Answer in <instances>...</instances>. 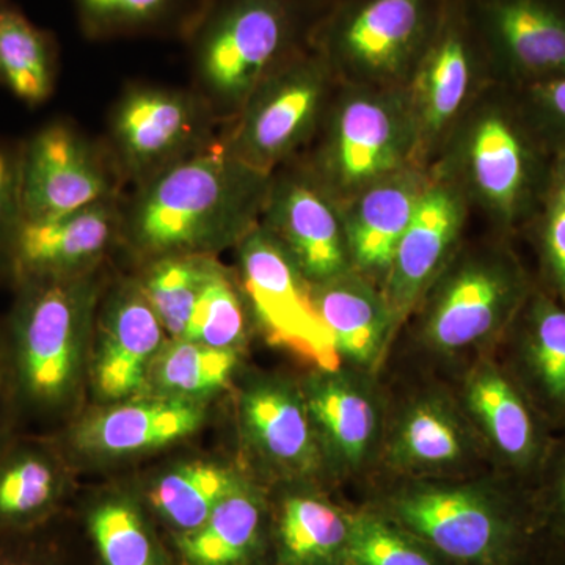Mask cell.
Wrapping results in <instances>:
<instances>
[{
    "mask_svg": "<svg viewBox=\"0 0 565 565\" xmlns=\"http://www.w3.org/2000/svg\"><path fill=\"white\" fill-rule=\"evenodd\" d=\"M215 111L203 96L136 87L115 107L110 140L121 172L141 184L193 152L210 147Z\"/></svg>",
    "mask_w": 565,
    "mask_h": 565,
    "instance_id": "14",
    "label": "cell"
},
{
    "mask_svg": "<svg viewBox=\"0 0 565 565\" xmlns=\"http://www.w3.org/2000/svg\"><path fill=\"white\" fill-rule=\"evenodd\" d=\"M498 356L555 434L565 430V302L535 280Z\"/></svg>",
    "mask_w": 565,
    "mask_h": 565,
    "instance_id": "22",
    "label": "cell"
},
{
    "mask_svg": "<svg viewBox=\"0 0 565 565\" xmlns=\"http://www.w3.org/2000/svg\"><path fill=\"white\" fill-rule=\"evenodd\" d=\"M367 508L411 531L457 565H537L530 494L493 473L397 481L379 487Z\"/></svg>",
    "mask_w": 565,
    "mask_h": 565,
    "instance_id": "2",
    "label": "cell"
},
{
    "mask_svg": "<svg viewBox=\"0 0 565 565\" xmlns=\"http://www.w3.org/2000/svg\"><path fill=\"white\" fill-rule=\"evenodd\" d=\"M239 352L214 349L189 340L163 344L148 373L154 394L202 403L232 381Z\"/></svg>",
    "mask_w": 565,
    "mask_h": 565,
    "instance_id": "32",
    "label": "cell"
},
{
    "mask_svg": "<svg viewBox=\"0 0 565 565\" xmlns=\"http://www.w3.org/2000/svg\"><path fill=\"white\" fill-rule=\"evenodd\" d=\"M455 393L481 441L490 470L530 490L556 434L498 353L471 360Z\"/></svg>",
    "mask_w": 565,
    "mask_h": 565,
    "instance_id": "12",
    "label": "cell"
},
{
    "mask_svg": "<svg viewBox=\"0 0 565 565\" xmlns=\"http://www.w3.org/2000/svg\"><path fill=\"white\" fill-rule=\"evenodd\" d=\"M204 407L195 401L154 394L82 419L70 441L74 449L92 456L139 455L189 437L202 426Z\"/></svg>",
    "mask_w": 565,
    "mask_h": 565,
    "instance_id": "26",
    "label": "cell"
},
{
    "mask_svg": "<svg viewBox=\"0 0 565 565\" xmlns=\"http://www.w3.org/2000/svg\"><path fill=\"white\" fill-rule=\"evenodd\" d=\"M174 539L185 565H269L270 500L243 479L203 525Z\"/></svg>",
    "mask_w": 565,
    "mask_h": 565,
    "instance_id": "28",
    "label": "cell"
},
{
    "mask_svg": "<svg viewBox=\"0 0 565 565\" xmlns=\"http://www.w3.org/2000/svg\"><path fill=\"white\" fill-rule=\"evenodd\" d=\"M429 169L408 166L341 204L352 269L384 285L394 252L414 218Z\"/></svg>",
    "mask_w": 565,
    "mask_h": 565,
    "instance_id": "24",
    "label": "cell"
},
{
    "mask_svg": "<svg viewBox=\"0 0 565 565\" xmlns=\"http://www.w3.org/2000/svg\"><path fill=\"white\" fill-rule=\"evenodd\" d=\"M534 286L514 241L465 239L405 326L427 355L468 364L498 351Z\"/></svg>",
    "mask_w": 565,
    "mask_h": 565,
    "instance_id": "4",
    "label": "cell"
},
{
    "mask_svg": "<svg viewBox=\"0 0 565 565\" xmlns=\"http://www.w3.org/2000/svg\"><path fill=\"white\" fill-rule=\"evenodd\" d=\"M493 81L523 88L565 77V0H463Z\"/></svg>",
    "mask_w": 565,
    "mask_h": 565,
    "instance_id": "16",
    "label": "cell"
},
{
    "mask_svg": "<svg viewBox=\"0 0 565 565\" xmlns=\"http://www.w3.org/2000/svg\"><path fill=\"white\" fill-rule=\"evenodd\" d=\"M250 321V308L239 280L217 264L193 307L181 340L241 352L247 344Z\"/></svg>",
    "mask_w": 565,
    "mask_h": 565,
    "instance_id": "35",
    "label": "cell"
},
{
    "mask_svg": "<svg viewBox=\"0 0 565 565\" xmlns=\"http://www.w3.org/2000/svg\"><path fill=\"white\" fill-rule=\"evenodd\" d=\"M530 494L531 514L542 559L565 550V430L556 434L548 459ZM541 559V561H542Z\"/></svg>",
    "mask_w": 565,
    "mask_h": 565,
    "instance_id": "39",
    "label": "cell"
},
{
    "mask_svg": "<svg viewBox=\"0 0 565 565\" xmlns=\"http://www.w3.org/2000/svg\"><path fill=\"white\" fill-rule=\"evenodd\" d=\"M445 0H338L316 20L310 47L341 84L401 88L440 20Z\"/></svg>",
    "mask_w": 565,
    "mask_h": 565,
    "instance_id": "8",
    "label": "cell"
},
{
    "mask_svg": "<svg viewBox=\"0 0 565 565\" xmlns=\"http://www.w3.org/2000/svg\"><path fill=\"white\" fill-rule=\"evenodd\" d=\"M21 147L0 141V269L6 267L11 239L22 218L20 191Z\"/></svg>",
    "mask_w": 565,
    "mask_h": 565,
    "instance_id": "41",
    "label": "cell"
},
{
    "mask_svg": "<svg viewBox=\"0 0 565 565\" xmlns=\"http://www.w3.org/2000/svg\"><path fill=\"white\" fill-rule=\"evenodd\" d=\"M14 440L0 452V535L46 526L65 493L57 451L41 441Z\"/></svg>",
    "mask_w": 565,
    "mask_h": 565,
    "instance_id": "29",
    "label": "cell"
},
{
    "mask_svg": "<svg viewBox=\"0 0 565 565\" xmlns=\"http://www.w3.org/2000/svg\"><path fill=\"white\" fill-rule=\"evenodd\" d=\"M237 280L252 321L267 343L299 356L315 370H334L341 360L315 303L313 285L263 226L236 245Z\"/></svg>",
    "mask_w": 565,
    "mask_h": 565,
    "instance_id": "11",
    "label": "cell"
},
{
    "mask_svg": "<svg viewBox=\"0 0 565 565\" xmlns=\"http://www.w3.org/2000/svg\"><path fill=\"white\" fill-rule=\"evenodd\" d=\"M217 264L211 255H172L150 262L140 286L172 340L184 337L193 307Z\"/></svg>",
    "mask_w": 565,
    "mask_h": 565,
    "instance_id": "33",
    "label": "cell"
},
{
    "mask_svg": "<svg viewBox=\"0 0 565 565\" xmlns=\"http://www.w3.org/2000/svg\"><path fill=\"white\" fill-rule=\"evenodd\" d=\"M303 0H207L192 25L193 66L215 114L236 117L274 71L310 46Z\"/></svg>",
    "mask_w": 565,
    "mask_h": 565,
    "instance_id": "6",
    "label": "cell"
},
{
    "mask_svg": "<svg viewBox=\"0 0 565 565\" xmlns=\"http://www.w3.org/2000/svg\"><path fill=\"white\" fill-rule=\"evenodd\" d=\"M345 565H457L440 552L367 505L353 508Z\"/></svg>",
    "mask_w": 565,
    "mask_h": 565,
    "instance_id": "36",
    "label": "cell"
},
{
    "mask_svg": "<svg viewBox=\"0 0 565 565\" xmlns=\"http://www.w3.org/2000/svg\"><path fill=\"white\" fill-rule=\"evenodd\" d=\"M308 7H311L316 11V13L322 14L323 11L332 7L333 3H337L338 0H303Z\"/></svg>",
    "mask_w": 565,
    "mask_h": 565,
    "instance_id": "44",
    "label": "cell"
},
{
    "mask_svg": "<svg viewBox=\"0 0 565 565\" xmlns=\"http://www.w3.org/2000/svg\"><path fill=\"white\" fill-rule=\"evenodd\" d=\"M273 174L217 141L137 185L121 210V234L150 262L236 247L259 225Z\"/></svg>",
    "mask_w": 565,
    "mask_h": 565,
    "instance_id": "1",
    "label": "cell"
},
{
    "mask_svg": "<svg viewBox=\"0 0 565 565\" xmlns=\"http://www.w3.org/2000/svg\"><path fill=\"white\" fill-rule=\"evenodd\" d=\"M522 237L534 250L535 280L565 302V158H556L544 200Z\"/></svg>",
    "mask_w": 565,
    "mask_h": 565,
    "instance_id": "38",
    "label": "cell"
},
{
    "mask_svg": "<svg viewBox=\"0 0 565 565\" xmlns=\"http://www.w3.org/2000/svg\"><path fill=\"white\" fill-rule=\"evenodd\" d=\"M537 565H565V550L564 552L555 553V555L546 556Z\"/></svg>",
    "mask_w": 565,
    "mask_h": 565,
    "instance_id": "45",
    "label": "cell"
},
{
    "mask_svg": "<svg viewBox=\"0 0 565 565\" xmlns=\"http://www.w3.org/2000/svg\"><path fill=\"white\" fill-rule=\"evenodd\" d=\"M237 419L247 455L267 478L282 486H318L329 478L300 382L252 379L241 392Z\"/></svg>",
    "mask_w": 565,
    "mask_h": 565,
    "instance_id": "15",
    "label": "cell"
},
{
    "mask_svg": "<svg viewBox=\"0 0 565 565\" xmlns=\"http://www.w3.org/2000/svg\"><path fill=\"white\" fill-rule=\"evenodd\" d=\"M313 294L341 363L377 375L399 334L382 286L351 270L313 286Z\"/></svg>",
    "mask_w": 565,
    "mask_h": 565,
    "instance_id": "25",
    "label": "cell"
},
{
    "mask_svg": "<svg viewBox=\"0 0 565 565\" xmlns=\"http://www.w3.org/2000/svg\"><path fill=\"white\" fill-rule=\"evenodd\" d=\"M270 501L269 565H345L353 508H344L318 486H285Z\"/></svg>",
    "mask_w": 565,
    "mask_h": 565,
    "instance_id": "27",
    "label": "cell"
},
{
    "mask_svg": "<svg viewBox=\"0 0 565 565\" xmlns=\"http://www.w3.org/2000/svg\"><path fill=\"white\" fill-rule=\"evenodd\" d=\"M515 90L548 150L565 158V77Z\"/></svg>",
    "mask_w": 565,
    "mask_h": 565,
    "instance_id": "40",
    "label": "cell"
},
{
    "mask_svg": "<svg viewBox=\"0 0 565 565\" xmlns=\"http://www.w3.org/2000/svg\"><path fill=\"white\" fill-rule=\"evenodd\" d=\"M259 226L313 286L353 270L341 204L299 158L273 174Z\"/></svg>",
    "mask_w": 565,
    "mask_h": 565,
    "instance_id": "17",
    "label": "cell"
},
{
    "mask_svg": "<svg viewBox=\"0 0 565 565\" xmlns=\"http://www.w3.org/2000/svg\"><path fill=\"white\" fill-rule=\"evenodd\" d=\"M82 29L95 39L161 31L181 20L193 25L192 0H73Z\"/></svg>",
    "mask_w": 565,
    "mask_h": 565,
    "instance_id": "37",
    "label": "cell"
},
{
    "mask_svg": "<svg viewBox=\"0 0 565 565\" xmlns=\"http://www.w3.org/2000/svg\"><path fill=\"white\" fill-rule=\"evenodd\" d=\"M22 218L54 217L115 199L110 163L73 126L50 122L21 145Z\"/></svg>",
    "mask_w": 565,
    "mask_h": 565,
    "instance_id": "20",
    "label": "cell"
},
{
    "mask_svg": "<svg viewBox=\"0 0 565 565\" xmlns=\"http://www.w3.org/2000/svg\"><path fill=\"white\" fill-rule=\"evenodd\" d=\"M87 522L103 565H169L147 516L129 498L103 500Z\"/></svg>",
    "mask_w": 565,
    "mask_h": 565,
    "instance_id": "34",
    "label": "cell"
},
{
    "mask_svg": "<svg viewBox=\"0 0 565 565\" xmlns=\"http://www.w3.org/2000/svg\"><path fill=\"white\" fill-rule=\"evenodd\" d=\"M11 412H13V408H11L9 396H7L6 390L0 388V452L6 449V446L13 438L10 422L7 423V419H10Z\"/></svg>",
    "mask_w": 565,
    "mask_h": 565,
    "instance_id": "43",
    "label": "cell"
},
{
    "mask_svg": "<svg viewBox=\"0 0 565 565\" xmlns=\"http://www.w3.org/2000/svg\"><path fill=\"white\" fill-rule=\"evenodd\" d=\"M57 76L54 36L33 24L13 0H0V87L35 107L46 103Z\"/></svg>",
    "mask_w": 565,
    "mask_h": 565,
    "instance_id": "30",
    "label": "cell"
},
{
    "mask_svg": "<svg viewBox=\"0 0 565 565\" xmlns=\"http://www.w3.org/2000/svg\"><path fill=\"white\" fill-rule=\"evenodd\" d=\"M0 388H3V343L0 334Z\"/></svg>",
    "mask_w": 565,
    "mask_h": 565,
    "instance_id": "46",
    "label": "cell"
},
{
    "mask_svg": "<svg viewBox=\"0 0 565 565\" xmlns=\"http://www.w3.org/2000/svg\"><path fill=\"white\" fill-rule=\"evenodd\" d=\"M17 289L2 333L3 390L18 414H61L79 392L98 288L85 274Z\"/></svg>",
    "mask_w": 565,
    "mask_h": 565,
    "instance_id": "5",
    "label": "cell"
},
{
    "mask_svg": "<svg viewBox=\"0 0 565 565\" xmlns=\"http://www.w3.org/2000/svg\"><path fill=\"white\" fill-rule=\"evenodd\" d=\"M555 161L519 92L494 82L457 122L434 166L459 184L490 233L515 241L541 206Z\"/></svg>",
    "mask_w": 565,
    "mask_h": 565,
    "instance_id": "3",
    "label": "cell"
},
{
    "mask_svg": "<svg viewBox=\"0 0 565 565\" xmlns=\"http://www.w3.org/2000/svg\"><path fill=\"white\" fill-rule=\"evenodd\" d=\"M379 467L403 481H430L473 478L489 462L456 393L426 385L388 405Z\"/></svg>",
    "mask_w": 565,
    "mask_h": 565,
    "instance_id": "13",
    "label": "cell"
},
{
    "mask_svg": "<svg viewBox=\"0 0 565 565\" xmlns=\"http://www.w3.org/2000/svg\"><path fill=\"white\" fill-rule=\"evenodd\" d=\"M43 530L0 535V565H66Z\"/></svg>",
    "mask_w": 565,
    "mask_h": 565,
    "instance_id": "42",
    "label": "cell"
},
{
    "mask_svg": "<svg viewBox=\"0 0 565 565\" xmlns=\"http://www.w3.org/2000/svg\"><path fill=\"white\" fill-rule=\"evenodd\" d=\"M166 329L148 302L140 281L117 289L98 321L93 381L106 399L136 396L166 341Z\"/></svg>",
    "mask_w": 565,
    "mask_h": 565,
    "instance_id": "23",
    "label": "cell"
},
{
    "mask_svg": "<svg viewBox=\"0 0 565 565\" xmlns=\"http://www.w3.org/2000/svg\"><path fill=\"white\" fill-rule=\"evenodd\" d=\"M492 84L463 0H445L437 28L404 85L419 167L430 169L438 161L457 122Z\"/></svg>",
    "mask_w": 565,
    "mask_h": 565,
    "instance_id": "10",
    "label": "cell"
},
{
    "mask_svg": "<svg viewBox=\"0 0 565 565\" xmlns=\"http://www.w3.org/2000/svg\"><path fill=\"white\" fill-rule=\"evenodd\" d=\"M471 214L459 184L440 167H430L422 200L382 285L399 332L467 239Z\"/></svg>",
    "mask_w": 565,
    "mask_h": 565,
    "instance_id": "19",
    "label": "cell"
},
{
    "mask_svg": "<svg viewBox=\"0 0 565 565\" xmlns=\"http://www.w3.org/2000/svg\"><path fill=\"white\" fill-rule=\"evenodd\" d=\"M121 221L117 199L54 217L21 218L3 273L17 288L88 274L121 236Z\"/></svg>",
    "mask_w": 565,
    "mask_h": 565,
    "instance_id": "21",
    "label": "cell"
},
{
    "mask_svg": "<svg viewBox=\"0 0 565 565\" xmlns=\"http://www.w3.org/2000/svg\"><path fill=\"white\" fill-rule=\"evenodd\" d=\"M338 84L321 55L305 47L252 93L223 148L258 172H277L315 139Z\"/></svg>",
    "mask_w": 565,
    "mask_h": 565,
    "instance_id": "9",
    "label": "cell"
},
{
    "mask_svg": "<svg viewBox=\"0 0 565 565\" xmlns=\"http://www.w3.org/2000/svg\"><path fill=\"white\" fill-rule=\"evenodd\" d=\"M243 476L212 462H191L163 473L150 490L156 514L173 531L174 537L191 533L211 515Z\"/></svg>",
    "mask_w": 565,
    "mask_h": 565,
    "instance_id": "31",
    "label": "cell"
},
{
    "mask_svg": "<svg viewBox=\"0 0 565 565\" xmlns=\"http://www.w3.org/2000/svg\"><path fill=\"white\" fill-rule=\"evenodd\" d=\"M299 159L340 204L388 174L418 166L404 87L340 82L315 139Z\"/></svg>",
    "mask_w": 565,
    "mask_h": 565,
    "instance_id": "7",
    "label": "cell"
},
{
    "mask_svg": "<svg viewBox=\"0 0 565 565\" xmlns=\"http://www.w3.org/2000/svg\"><path fill=\"white\" fill-rule=\"evenodd\" d=\"M377 375L344 366L315 370L300 381L330 476L360 478L379 467L386 404Z\"/></svg>",
    "mask_w": 565,
    "mask_h": 565,
    "instance_id": "18",
    "label": "cell"
}]
</instances>
